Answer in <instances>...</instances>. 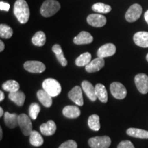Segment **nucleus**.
Segmentation results:
<instances>
[{"instance_id": "1", "label": "nucleus", "mask_w": 148, "mask_h": 148, "mask_svg": "<svg viewBox=\"0 0 148 148\" xmlns=\"http://www.w3.org/2000/svg\"><path fill=\"white\" fill-rule=\"evenodd\" d=\"M14 14L22 24L26 23L29 18V8L25 0H16L14 5Z\"/></svg>"}, {"instance_id": "2", "label": "nucleus", "mask_w": 148, "mask_h": 148, "mask_svg": "<svg viewBox=\"0 0 148 148\" xmlns=\"http://www.w3.org/2000/svg\"><path fill=\"white\" fill-rule=\"evenodd\" d=\"M60 5L56 0H46L42 3L40 12L44 17H49L53 15L60 10Z\"/></svg>"}, {"instance_id": "3", "label": "nucleus", "mask_w": 148, "mask_h": 148, "mask_svg": "<svg viewBox=\"0 0 148 148\" xmlns=\"http://www.w3.org/2000/svg\"><path fill=\"white\" fill-rule=\"evenodd\" d=\"M42 88L51 97H56L61 92L62 88L58 81L53 78H47L42 82Z\"/></svg>"}, {"instance_id": "4", "label": "nucleus", "mask_w": 148, "mask_h": 148, "mask_svg": "<svg viewBox=\"0 0 148 148\" xmlns=\"http://www.w3.org/2000/svg\"><path fill=\"white\" fill-rule=\"evenodd\" d=\"M111 139L108 136H95L88 140V145L90 148H109Z\"/></svg>"}, {"instance_id": "5", "label": "nucleus", "mask_w": 148, "mask_h": 148, "mask_svg": "<svg viewBox=\"0 0 148 148\" xmlns=\"http://www.w3.org/2000/svg\"><path fill=\"white\" fill-rule=\"evenodd\" d=\"M18 125L25 136H29L32 132V124L30 119L25 114L18 115Z\"/></svg>"}, {"instance_id": "6", "label": "nucleus", "mask_w": 148, "mask_h": 148, "mask_svg": "<svg viewBox=\"0 0 148 148\" xmlns=\"http://www.w3.org/2000/svg\"><path fill=\"white\" fill-rule=\"evenodd\" d=\"M142 14V7L138 3L131 5L125 13V18L127 21L134 22L140 18Z\"/></svg>"}, {"instance_id": "7", "label": "nucleus", "mask_w": 148, "mask_h": 148, "mask_svg": "<svg viewBox=\"0 0 148 148\" xmlns=\"http://www.w3.org/2000/svg\"><path fill=\"white\" fill-rule=\"evenodd\" d=\"M110 89L111 94L116 99H123L126 97L127 90L121 83L118 82H112L110 84Z\"/></svg>"}, {"instance_id": "8", "label": "nucleus", "mask_w": 148, "mask_h": 148, "mask_svg": "<svg viewBox=\"0 0 148 148\" xmlns=\"http://www.w3.org/2000/svg\"><path fill=\"white\" fill-rule=\"evenodd\" d=\"M134 82L136 88L140 93L147 94L148 92V75L145 73L137 74L134 77Z\"/></svg>"}, {"instance_id": "9", "label": "nucleus", "mask_w": 148, "mask_h": 148, "mask_svg": "<svg viewBox=\"0 0 148 148\" xmlns=\"http://www.w3.org/2000/svg\"><path fill=\"white\" fill-rule=\"evenodd\" d=\"M24 68L26 71L34 73H42L45 70V65L40 61L30 60L27 61L23 64Z\"/></svg>"}, {"instance_id": "10", "label": "nucleus", "mask_w": 148, "mask_h": 148, "mask_svg": "<svg viewBox=\"0 0 148 148\" xmlns=\"http://www.w3.org/2000/svg\"><path fill=\"white\" fill-rule=\"evenodd\" d=\"M68 97L77 106H82L84 104L82 88L79 86H75L72 88L68 93Z\"/></svg>"}, {"instance_id": "11", "label": "nucleus", "mask_w": 148, "mask_h": 148, "mask_svg": "<svg viewBox=\"0 0 148 148\" xmlns=\"http://www.w3.org/2000/svg\"><path fill=\"white\" fill-rule=\"evenodd\" d=\"M88 23L92 27H103L106 23V18L102 14H91L86 18Z\"/></svg>"}, {"instance_id": "12", "label": "nucleus", "mask_w": 148, "mask_h": 148, "mask_svg": "<svg viewBox=\"0 0 148 148\" xmlns=\"http://www.w3.org/2000/svg\"><path fill=\"white\" fill-rule=\"evenodd\" d=\"M116 52V47L112 43L105 44L99 48L97 50V55L99 58H106L112 56Z\"/></svg>"}, {"instance_id": "13", "label": "nucleus", "mask_w": 148, "mask_h": 148, "mask_svg": "<svg viewBox=\"0 0 148 148\" xmlns=\"http://www.w3.org/2000/svg\"><path fill=\"white\" fill-rule=\"evenodd\" d=\"M104 64L105 62L103 58L97 57L90 61V63L85 66V69L88 73H94V72L99 71L101 68H103Z\"/></svg>"}, {"instance_id": "14", "label": "nucleus", "mask_w": 148, "mask_h": 148, "mask_svg": "<svg viewBox=\"0 0 148 148\" xmlns=\"http://www.w3.org/2000/svg\"><path fill=\"white\" fill-rule=\"evenodd\" d=\"M134 43L140 47H148V32H138L133 37Z\"/></svg>"}, {"instance_id": "15", "label": "nucleus", "mask_w": 148, "mask_h": 148, "mask_svg": "<svg viewBox=\"0 0 148 148\" xmlns=\"http://www.w3.org/2000/svg\"><path fill=\"white\" fill-rule=\"evenodd\" d=\"M93 40V37L89 32L86 31H82L74 38L73 42L76 45H84L89 44Z\"/></svg>"}, {"instance_id": "16", "label": "nucleus", "mask_w": 148, "mask_h": 148, "mask_svg": "<svg viewBox=\"0 0 148 148\" xmlns=\"http://www.w3.org/2000/svg\"><path fill=\"white\" fill-rule=\"evenodd\" d=\"M40 130L43 135L51 136L56 131V125L52 120H49L47 123H44L40 126Z\"/></svg>"}, {"instance_id": "17", "label": "nucleus", "mask_w": 148, "mask_h": 148, "mask_svg": "<svg viewBox=\"0 0 148 148\" xmlns=\"http://www.w3.org/2000/svg\"><path fill=\"white\" fill-rule=\"evenodd\" d=\"M82 88L90 101H95L97 96L95 95V87L88 81L84 80L82 82Z\"/></svg>"}, {"instance_id": "18", "label": "nucleus", "mask_w": 148, "mask_h": 148, "mask_svg": "<svg viewBox=\"0 0 148 148\" xmlns=\"http://www.w3.org/2000/svg\"><path fill=\"white\" fill-rule=\"evenodd\" d=\"M37 97L38 100L45 107L49 108L52 105V97L47 93L45 90H39L37 92Z\"/></svg>"}, {"instance_id": "19", "label": "nucleus", "mask_w": 148, "mask_h": 148, "mask_svg": "<svg viewBox=\"0 0 148 148\" xmlns=\"http://www.w3.org/2000/svg\"><path fill=\"white\" fill-rule=\"evenodd\" d=\"M4 122L10 128H15L18 125V115L16 113L11 114L8 112L4 113Z\"/></svg>"}, {"instance_id": "20", "label": "nucleus", "mask_w": 148, "mask_h": 148, "mask_svg": "<svg viewBox=\"0 0 148 148\" xmlns=\"http://www.w3.org/2000/svg\"><path fill=\"white\" fill-rule=\"evenodd\" d=\"M62 114L64 116L70 119H75L80 115L79 108L75 106H66L62 110Z\"/></svg>"}, {"instance_id": "21", "label": "nucleus", "mask_w": 148, "mask_h": 148, "mask_svg": "<svg viewBox=\"0 0 148 148\" xmlns=\"http://www.w3.org/2000/svg\"><path fill=\"white\" fill-rule=\"evenodd\" d=\"M95 90L97 99H99L102 103H106L108 101V92L104 85L100 83L97 84L95 86Z\"/></svg>"}, {"instance_id": "22", "label": "nucleus", "mask_w": 148, "mask_h": 148, "mask_svg": "<svg viewBox=\"0 0 148 148\" xmlns=\"http://www.w3.org/2000/svg\"><path fill=\"white\" fill-rule=\"evenodd\" d=\"M8 97L11 101H12L16 105H18L19 106H23L25 100V94L22 91H21V90L10 92L8 95Z\"/></svg>"}, {"instance_id": "23", "label": "nucleus", "mask_w": 148, "mask_h": 148, "mask_svg": "<svg viewBox=\"0 0 148 148\" xmlns=\"http://www.w3.org/2000/svg\"><path fill=\"white\" fill-rule=\"evenodd\" d=\"M126 132L127 135L132 136V137L143 138V139H148V131L147 130L131 127V128L127 130Z\"/></svg>"}, {"instance_id": "24", "label": "nucleus", "mask_w": 148, "mask_h": 148, "mask_svg": "<svg viewBox=\"0 0 148 148\" xmlns=\"http://www.w3.org/2000/svg\"><path fill=\"white\" fill-rule=\"evenodd\" d=\"M52 51L56 54V56L58 59V62L61 64V65L62 66H66L67 65V60H66L65 57H64V53L62 51L60 45H58V44H56L52 47Z\"/></svg>"}, {"instance_id": "25", "label": "nucleus", "mask_w": 148, "mask_h": 148, "mask_svg": "<svg viewBox=\"0 0 148 148\" xmlns=\"http://www.w3.org/2000/svg\"><path fill=\"white\" fill-rule=\"evenodd\" d=\"M43 138L42 136L36 130H33L29 135V143L34 147H40L43 144Z\"/></svg>"}, {"instance_id": "26", "label": "nucleus", "mask_w": 148, "mask_h": 148, "mask_svg": "<svg viewBox=\"0 0 148 148\" xmlns=\"http://www.w3.org/2000/svg\"><path fill=\"white\" fill-rule=\"evenodd\" d=\"M91 61V55L90 53L85 52L79 56L75 60V64L77 66H86Z\"/></svg>"}, {"instance_id": "27", "label": "nucleus", "mask_w": 148, "mask_h": 148, "mask_svg": "<svg viewBox=\"0 0 148 148\" xmlns=\"http://www.w3.org/2000/svg\"><path fill=\"white\" fill-rule=\"evenodd\" d=\"M46 41V36L42 31H38L33 36L32 42L34 45L41 47L45 45Z\"/></svg>"}, {"instance_id": "28", "label": "nucleus", "mask_w": 148, "mask_h": 148, "mask_svg": "<svg viewBox=\"0 0 148 148\" xmlns=\"http://www.w3.org/2000/svg\"><path fill=\"white\" fill-rule=\"evenodd\" d=\"M2 88L5 91L12 92L19 90L20 85L15 80H8L2 84Z\"/></svg>"}, {"instance_id": "29", "label": "nucleus", "mask_w": 148, "mask_h": 148, "mask_svg": "<svg viewBox=\"0 0 148 148\" xmlns=\"http://www.w3.org/2000/svg\"><path fill=\"white\" fill-rule=\"evenodd\" d=\"M88 125L90 129L93 131H98L100 129V122L99 116L97 114H92L88 117Z\"/></svg>"}, {"instance_id": "30", "label": "nucleus", "mask_w": 148, "mask_h": 148, "mask_svg": "<svg viewBox=\"0 0 148 148\" xmlns=\"http://www.w3.org/2000/svg\"><path fill=\"white\" fill-rule=\"evenodd\" d=\"M92 10L96 12H98V13L106 14L110 12L112 10V8L109 5L99 2L92 5Z\"/></svg>"}, {"instance_id": "31", "label": "nucleus", "mask_w": 148, "mask_h": 148, "mask_svg": "<svg viewBox=\"0 0 148 148\" xmlns=\"http://www.w3.org/2000/svg\"><path fill=\"white\" fill-rule=\"evenodd\" d=\"M13 34V30L9 25L1 23L0 25V36L3 38H10Z\"/></svg>"}, {"instance_id": "32", "label": "nucleus", "mask_w": 148, "mask_h": 148, "mask_svg": "<svg viewBox=\"0 0 148 148\" xmlns=\"http://www.w3.org/2000/svg\"><path fill=\"white\" fill-rule=\"evenodd\" d=\"M40 111V107L39 105L36 103H32L29 108V114L31 119L33 120L36 119L38 116V114H39Z\"/></svg>"}, {"instance_id": "33", "label": "nucleus", "mask_w": 148, "mask_h": 148, "mask_svg": "<svg viewBox=\"0 0 148 148\" xmlns=\"http://www.w3.org/2000/svg\"><path fill=\"white\" fill-rule=\"evenodd\" d=\"M58 148H77V145L75 140H69L61 144Z\"/></svg>"}, {"instance_id": "34", "label": "nucleus", "mask_w": 148, "mask_h": 148, "mask_svg": "<svg viewBox=\"0 0 148 148\" xmlns=\"http://www.w3.org/2000/svg\"><path fill=\"white\" fill-rule=\"evenodd\" d=\"M117 148H135L132 143L130 140H123L120 142Z\"/></svg>"}, {"instance_id": "35", "label": "nucleus", "mask_w": 148, "mask_h": 148, "mask_svg": "<svg viewBox=\"0 0 148 148\" xmlns=\"http://www.w3.org/2000/svg\"><path fill=\"white\" fill-rule=\"evenodd\" d=\"M9 9H10V4L8 3L1 1V2H0V10L8 11Z\"/></svg>"}, {"instance_id": "36", "label": "nucleus", "mask_w": 148, "mask_h": 148, "mask_svg": "<svg viewBox=\"0 0 148 148\" xmlns=\"http://www.w3.org/2000/svg\"><path fill=\"white\" fill-rule=\"evenodd\" d=\"M4 47H5L4 43H3L2 40H1V41H0V51H1H1H3V49H4Z\"/></svg>"}, {"instance_id": "37", "label": "nucleus", "mask_w": 148, "mask_h": 148, "mask_svg": "<svg viewBox=\"0 0 148 148\" xmlns=\"http://www.w3.org/2000/svg\"><path fill=\"white\" fill-rule=\"evenodd\" d=\"M3 99H4V94H3V92L1 91H0V101H2Z\"/></svg>"}, {"instance_id": "38", "label": "nucleus", "mask_w": 148, "mask_h": 148, "mask_svg": "<svg viewBox=\"0 0 148 148\" xmlns=\"http://www.w3.org/2000/svg\"><path fill=\"white\" fill-rule=\"evenodd\" d=\"M144 17H145V21L147 22V24H148V10L146 11L145 13V15H144Z\"/></svg>"}, {"instance_id": "39", "label": "nucleus", "mask_w": 148, "mask_h": 148, "mask_svg": "<svg viewBox=\"0 0 148 148\" xmlns=\"http://www.w3.org/2000/svg\"><path fill=\"white\" fill-rule=\"evenodd\" d=\"M2 136H3V130H2V128L0 127V139L1 140V138H2Z\"/></svg>"}, {"instance_id": "40", "label": "nucleus", "mask_w": 148, "mask_h": 148, "mask_svg": "<svg viewBox=\"0 0 148 148\" xmlns=\"http://www.w3.org/2000/svg\"><path fill=\"white\" fill-rule=\"evenodd\" d=\"M3 114V108L1 107V108H0V116H2Z\"/></svg>"}, {"instance_id": "41", "label": "nucleus", "mask_w": 148, "mask_h": 148, "mask_svg": "<svg viewBox=\"0 0 148 148\" xmlns=\"http://www.w3.org/2000/svg\"><path fill=\"white\" fill-rule=\"evenodd\" d=\"M146 60H147V62H148V53L147 54V56H146Z\"/></svg>"}]
</instances>
